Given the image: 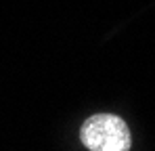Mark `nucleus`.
<instances>
[{"label": "nucleus", "mask_w": 155, "mask_h": 151, "mask_svg": "<svg viewBox=\"0 0 155 151\" xmlns=\"http://www.w3.org/2000/svg\"><path fill=\"white\" fill-rule=\"evenodd\" d=\"M80 139L84 147L90 151H128L130 149V130L126 122L111 113H99L88 118Z\"/></svg>", "instance_id": "obj_1"}]
</instances>
